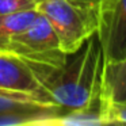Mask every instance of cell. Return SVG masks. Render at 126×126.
Wrapping results in <instances>:
<instances>
[{"instance_id": "cell-9", "label": "cell", "mask_w": 126, "mask_h": 126, "mask_svg": "<svg viewBox=\"0 0 126 126\" xmlns=\"http://www.w3.org/2000/svg\"><path fill=\"white\" fill-rule=\"evenodd\" d=\"M39 12L37 8L26 10V11H18L12 14L0 15V45L3 44L8 37L25 30L31 25L38 16Z\"/></svg>"}, {"instance_id": "cell-1", "label": "cell", "mask_w": 126, "mask_h": 126, "mask_svg": "<svg viewBox=\"0 0 126 126\" xmlns=\"http://www.w3.org/2000/svg\"><path fill=\"white\" fill-rule=\"evenodd\" d=\"M54 104L65 111L85 107L100 98L103 53L96 34L60 65L27 63Z\"/></svg>"}, {"instance_id": "cell-5", "label": "cell", "mask_w": 126, "mask_h": 126, "mask_svg": "<svg viewBox=\"0 0 126 126\" xmlns=\"http://www.w3.org/2000/svg\"><path fill=\"white\" fill-rule=\"evenodd\" d=\"M0 90L29 92L54 104L47 91L34 76L29 64L16 56L3 52H0Z\"/></svg>"}, {"instance_id": "cell-7", "label": "cell", "mask_w": 126, "mask_h": 126, "mask_svg": "<svg viewBox=\"0 0 126 126\" xmlns=\"http://www.w3.org/2000/svg\"><path fill=\"white\" fill-rule=\"evenodd\" d=\"M54 125L61 126H96V125H107L104 117L103 100L102 95L99 99L85 107L76 110H69L61 114L54 121Z\"/></svg>"}, {"instance_id": "cell-11", "label": "cell", "mask_w": 126, "mask_h": 126, "mask_svg": "<svg viewBox=\"0 0 126 126\" xmlns=\"http://www.w3.org/2000/svg\"><path fill=\"white\" fill-rule=\"evenodd\" d=\"M34 0H0V15L35 8Z\"/></svg>"}, {"instance_id": "cell-12", "label": "cell", "mask_w": 126, "mask_h": 126, "mask_svg": "<svg viewBox=\"0 0 126 126\" xmlns=\"http://www.w3.org/2000/svg\"><path fill=\"white\" fill-rule=\"evenodd\" d=\"M72 3L77 4V6H83V7H90V8H95L99 4L103 1V0H69Z\"/></svg>"}, {"instance_id": "cell-3", "label": "cell", "mask_w": 126, "mask_h": 126, "mask_svg": "<svg viewBox=\"0 0 126 126\" xmlns=\"http://www.w3.org/2000/svg\"><path fill=\"white\" fill-rule=\"evenodd\" d=\"M0 52L14 54L26 63L46 65H60L66 58L53 27L42 14L25 30L8 37L0 45Z\"/></svg>"}, {"instance_id": "cell-10", "label": "cell", "mask_w": 126, "mask_h": 126, "mask_svg": "<svg viewBox=\"0 0 126 126\" xmlns=\"http://www.w3.org/2000/svg\"><path fill=\"white\" fill-rule=\"evenodd\" d=\"M103 109H104V117H106L107 125L126 123V103L125 104H111L103 100Z\"/></svg>"}, {"instance_id": "cell-4", "label": "cell", "mask_w": 126, "mask_h": 126, "mask_svg": "<svg viewBox=\"0 0 126 126\" xmlns=\"http://www.w3.org/2000/svg\"><path fill=\"white\" fill-rule=\"evenodd\" d=\"M96 15L103 61L122 60L126 56V0H103L96 7Z\"/></svg>"}, {"instance_id": "cell-2", "label": "cell", "mask_w": 126, "mask_h": 126, "mask_svg": "<svg viewBox=\"0 0 126 126\" xmlns=\"http://www.w3.org/2000/svg\"><path fill=\"white\" fill-rule=\"evenodd\" d=\"M35 8L50 23L65 54L77 52L90 37L96 34L95 8L77 6L69 0H41Z\"/></svg>"}, {"instance_id": "cell-13", "label": "cell", "mask_w": 126, "mask_h": 126, "mask_svg": "<svg viewBox=\"0 0 126 126\" xmlns=\"http://www.w3.org/2000/svg\"><path fill=\"white\" fill-rule=\"evenodd\" d=\"M34 1H35V3H38V1H41V0H34Z\"/></svg>"}, {"instance_id": "cell-6", "label": "cell", "mask_w": 126, "mask_h": 126, "mask_svg": "<svg viewBox=\"0 0 126 126\" xmlns=\"http://www.w3.org/2000/svg\"><path fill=\"white\" fill-rule=\"evenodd\" d=\"M100 95L107 103H126V56L119 61H103Z\"/></svg>"}, {"instance_id": "cell-8", "label": "cell", "mask_w": 126, "mask_h": 126, "mask_svg": "<svg viewBox=\"0 0 126 126\" xmlns=\"http://www.w3.org/2000/svg\"><path fill=\"white\" fill-rule=\"evenodd\" d=\"M57 104L49 103L42 98L29 92L0 90V112L7 111H33L44 110Z\"/></svg>"}]
</instances>
